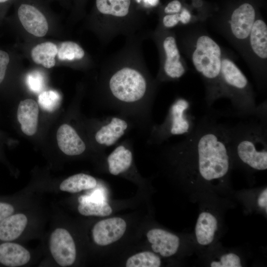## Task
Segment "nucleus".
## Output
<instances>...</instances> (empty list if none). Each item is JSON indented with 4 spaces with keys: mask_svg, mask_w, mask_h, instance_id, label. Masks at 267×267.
<instances>
[{
    "mask_svg": "<svg viewBox=\"0 0 267 267\" xmlns=\"http://www.w3.org/2000/svg\"><path fill=\"white\" fill-rule=\"evenodd\" d=\"M198 22L189 9L185 7L177 13L159 15L157 26L168 30H173Z\"/></svg>",
    "mask_w": 267,
    "mask_h": 267,
    "instance_id": "22",
    "label": "nucleus"
},
{
    "mask_svg": "<svg viewBox=\"0 0 267 267\" xmlns=\"http://www.w3.org/2000/svg\"><path fill=\"white\" fill-rule=\"evenodd\" d=\"M13 207L8 203L0 202V222L14 212Z\"/></svg>",
    "mask_w": 267,
    "mask_h": 267,
    "instance_id": "32",
    "label": "nucleus"
},
{
    "mask_svg": "<svg viewBox=\"0 0 267 267\" xmlns=\"http://www.w3.org/2000/svg\"><path fill=\"white\" fill-rule=\"evenodd\" d=\"M206 23L197 22L174 30L179 49L200 76L204 99L210 108L222 98L221 76L222 46L208 33Z\"/></svg>",
    "mask_w": 267,
    "mask_h": 267,
    "instance_id": "3",
    "label": "nucleus"
},
{
    "mask_svg": "<svg viewBox=\"0 0 267 267\" xmlns=\"http://www.w3.org/2000/svg\"><path fill=\"white\" fill-rule=\"evenodd\" d=\"M133 142L126 139L119 142L107 157L109 172L118 176L130 170L134 162Z\"/></svg>",
    "mask_w": 267,
    "mask_h": 267,
    "instance_id": "14",
    "label": "nucleus"
},
{
    "mask_svg": "<svg viewBox=\"0 0 267 267\" xmlns=\"http://www.w3.org/2000/svg\"><path fill=\"white\" fill-rule=\"evenodd\" d=\"M57 52L58 47L54 43L45 42L37 44L32 48L31 56L36 64L49 69L55 66Z\"/></svg>",
    "mask_w": 267,
    "mask_h": 267,
    "instance_id": "21",
    "label": "nucleus"
},
{
    "mask_svg": "<svg viewBox=\"0 0 267 267\" xmlns=\"http://www.w3.org/2000/svg\"><path fill=\"white\" fill-rule=\"evenodd\" d=\"M49 249L55 262L65 267L72 265L76 258V249L70 233L65 229L58 228L51 233Z\"/></svg>",
    "mask_w": 267,
    "mask_h": 267,
    "instance_id": "12",
    "label": "nucleus"
},
{
    "mask_svg": "<svg viewBox=\"0 0 267 267\" xmlns=\"http://www.w3.org/2000/svg\"><path fill=\"white\" fill-rule=\"evenodd\" d=\"M147 37L153 41L158 52L159 67L155 77L157 82L161 85L179 80L189 68L178 47L174 30L156 26L147 33Z\"/></svg>",
    "mask_w": 267,
    "mask_h": 267,
    "instance_id": "7",
    "label": "nucleus"
},
{
    "mask_svg": "<svg viewBox=\"0 0 267 267\" xmlns=\"http://www.w3.org/2000/svg\"><path fill=\"white\" fill-rule=\"evenodd\" d=\"M10 60L9 53L0 49V85L5 79Z\"/></svg>",
    "mask_w": 267,
    "mask_h": 267,
    "instance_id": "30",
    "label": "nucleus"
},
{
    "mask_svg": "<svg viewBox=\"0 0 267 267\" xmlns=\"http://www.w3.org/2000/svg\"><path fill=\"white\" fill-rule=\"evenodd\" d=\"M221 86L222 98L230 100L233 115L246 119L256 117L267 119L266 99L257 105L253 88L248 79L236 65L234 55L222 47Z\"/></svg>",
    "mask_w": 267,
    "mask_h": 267,
    "instance_id": "5",
    "label": "nucleus"
},
{
    "mask_svg": "<svg viewBox=\"0 0 267 267\" xmlns=\"http://www.w3.org/2000/svg\"><path fill=\"white\" fill-rule=\"evenodd\" d=\"M184 137L164 151L179 161L185 176L208 182L226 178L231 164L228 125L220 122L217 113L207 112Z\"/></svg>",
    "mask_w": 267,
    "mask_h": 267,
    "instance_id": "2",
    "label": "nucleus"
},
{
    "mask_svg": "<svg viewBox=\"0 0 267 267\" xmlns=\"http://www.w3.org/2000/svg\"><path fill=\"white\" fill-rule=\"evenodd\" d=\"M61 102L60 94L55 90H45L39 95L38 103L44 110L52 112L59 108Z\"/></svg>",
    "mask_w": 267,
    "mask_h": 267,
    "instance_id": "27",
    "label": "nucleus"
},
{
    "mask_svg": "<svg viewBox=\"0 0 267 267\" xmlns=\"http://www.w3.org/2000/svg\"><path fill=\"white\" fill-rule=\"evenodd\" d=\"M97 184L96 179L92 176L79 173L72 175L64 179L60 184L62 191L77 193L83 190L92 189Z\"/></svg>",
    "mask_w": 267,
    "mask_h": 267,
    "instance_id": "23",
    "label": "nucleus"
},
{
    "mask_svg": "<svg viewBox=\"0 0 267 267\" xmlns=\"http://www.w3.org/2000/svg\"><path fill=\"white\" fill-rule=\"evenodd\" d=\"M147 33L126 37L121 49L105 59L100 69L99 90L105 107L129 120L141 131L153 123V104L160 84L149 70L142 43Z\"/></svg>",
    "mask_w": 267,
    "mask_h": 267,
    "instance_id": "1",
    "label": "nucleus"
},
{
    "mask_svg": "<svg viewBox=\"0 0 267 267\" xmlns=\"http://www.w3.org/2000/svg\"><path fill=\"white\" fill-rule=\"evenodd\" d=\"M29 252L20 244L5 242L0 245V263L9 267L26 264L30 260Z\"/></svg>",
    "mask_w": 267,
    "mask_h": 267,
    "instance_id": "18",
    "label": "nucleus"
},
{
    "mask_svg": "<svg viewBox=\"0 0 267 267\" xmlns=\"http://www.w3.org/2000/svg\"><path fill=\"white\" fill-rule=\"evenodd\" d=\"M11 0H0V8H2L6 4L10 1ZM1 12L0 9V12Z\"/></svg>",
    "mask_w": 267,
    "mask_h": 267,
    "instance_id": "35",
    "label": "nucleus"
},
{
    "mask_svg": "<svg viewBox=\"0 0 267 267\" xmlns=\"http://www.w3.org/2000/svg\"><path fill=\"white\" fill-rule=\"evenodd\" d=\"M133 128V124L122 116L116 114L106 116L99 122L94 139L98 146L106 149L118 144Z\"/></svg>",
    "mask_w": 267,
    "mask_h": 267,
    "instance_id": "10",
    "label": "nucleus"
},
{
    "mask_svg": "<svg viewBox=\"0 0 267 267\" xmlns=\"http://www.w3.org/2000/svg\"><path fill=\"white\" fill-rule=\"evenodd\" d=\"M56 138L59 149L66 155L78 156L86 149L85 141L71 126L64 124L58 128Z\"/></svg>",
    "mask_w": 267,
    "mask_h": 267,
    "instance_id": "16",
    "label": "nucleus"
},
{
    "mask_svg": "<svg viewBox=\"0 0 267 267\" xmlns=\"http://www.w3.org/2000/svg\"><path fill=\"white\" fill-rule=\"evenodd\" d=\"M27 83L31 90L36 92H39L44 87V77L39 72L33 71L28 75Z\"/></svg>",
    "mask_w": 267,
    "mask_h": 267,
    "instance_id": "29",
    "label": "nucleus"
},
{
    "mask_svg": "<svg viewBox=\"0 0 267 267\" xmlns=\"http://www.w3.org/2000/svg\"><path fill=\"white\" fill-rule=\"evenodd\" d=\"M28 222L23 214L12 215L0 222V240L8 241L16 239L25 229Z\"/></svg>",
    "mask_w": 267,
    "mask_h": 267,
    "instance_id": "20",
    "label": "nucleus"
},
{
    "mask_svg": "<svg viewBox=\"0 0 267 267\" xmlns=\"http://www.w3.org/2000/svg\"><path fill=\"white\" fill-rule=\"evenodd\" d=\"M146 236L151 244L152 250L162 257H171L178 250L179 239L171 232L162 229L154 228L147 232Z\"/></svg>",
    "mask_w": 267,
    "mask_h": 267,
    "instance_id": "15",
    "label": "nucleus"
},
{
    "mask_svg": "<svg viewBox=\"0 0 267 267\" xmlns=\"http://www.w3.org/2000/svg\"><path fill=\"white\" fill-rule=\"evenodd\" d=\"M145 23L132 0H95L90 27L102 43L107 44L119 36H132L141 32Z\"/></svg>",
    "mask_w": 267,
    "mask_h": 267,
    "instance_id": "4",
    "label": "nucleus"
},
{
    "mask_svg": "<svg viewBox=\"0 0 267 267\" xmlns=\"http://www.w3.org/2000/svg\"><path fill=\"white\" fill-rule=\"evenodd\" d=\"M191 102L182 96L176 97L161 124H153L148 133L147 142L151 145H161L176 135L186 136L195 127L196 121L191 112Z\"/></svg>",
    "mask_w": 267,
    "mask_h": 267,
    "instance_id": "8",
    "label": "nucleus"
},
{
    "mask_svg": "<svg viewBox=\"0 0 267 267\" xmlns=\"http://www.w3.org/2000/svg\"><path fill=\"white\" fill-rule=\"evenodd\" d=\"M218 228V221L211 213L203 212L199 216L195 226L197 242L201 245L211 244Z\"/></svg>",
    "mask_w": 267,
    "mask_h": 267,
    "instance_id": "19",
    "label": "nucleus"
},
{
    "mask_svg": "<svg viewBox=\"0 0 267 267\" xmlns=\"http://www.w3.org/2000/svg\"><path fill=\"white\" fill-rule=\"evenodd\" d=\"M230 157L257 171L267 169V120L254 117L228 125Z\"/></svg>",
    "mask_w": 267,
    "mask_h": 267,
    "instance_id": "6",
    "label": "nucleus"
},
{
    "mask_svg": "<svg viewBox=\"0 0 267 267\" xmlns=\"http://www.w3.org/2000/svg\"><path fill=\"white\" fill-rule=\"evenodd\" d=\"M160 258L150 251L136 253L127 260V267H159L161 266Z\"/></svg>",
    "mask_w": 267,
    "mask_h": 267,
    "instance_id": "26",
    "label": "nucleus"
},
{
    "mask_svg": "<svg viewBox=\"0 0 267 267\" xmlns=\"http://www.w3.org/2000/svg\"><path fill=\"white\" fill-rule=\"evenodd\" d=\"M136 0L139 3L141 0ZM142 2L143 4V6L144 8L149 9L158 5L159 3V0H143Z\"/></svg>",
    "mask_w": 267,
    "mask_h": 267,
    "instance_id": "34",
    "label": "nucleus"
},
{
    "mask_svg": "<svg viewBox=\"0 0 267 267\" xmlns=\"http://www.w3.org/2000/svg\"><path fill=\"white\" fill-rule=\"evenodd\" d=\"M257 203L258 206L267 211V189L266 188L259 195Z\"/></svg>",
    "mask_w": 267,
    "mask_h": 267,
    "instance_id": "33",
    "label": "nucleus"
},
{
    "mask_svg": "<svg viewBox=\"0 0 267 267\" xmlns=\"http://www.w3.org/2000/svg\"><path fill=\"white\" fill-rule=\"evenodd\" d=\"M126 227L125 221L119 217L100 221L94 225L92 229L93 241L100 246L112 244L123 236Z\"/></svg>",
    "mask_w": 267,
    "mask_h": 267,
    "instance_id": "13",
    "label": "nucleus"
},
{
    "mask_svg": "<svg viewBox=\"0 0 267 267\" xmlns=\"http://www.w3.org/2000/svg\"><path fill=\"white\" fill-rule=\"evenodd\" d=\"M248 66L260 91L267 85V24L257 16L240 55Z\"/></svg>",
    "mask_w": 267,
    "mask_h": 267,
    "instance_id": "9",
    "label": "nucleus"
},
{
    "mask_svg": "<svg viewBox=\"0 0 267 267\" xmlns=\"http://www.w3.org/2000/svg\"><path fill=\"white\" fill-rule=\"evenodd\" d=\"M212 267H241V260L238 256L234 253H228L221 256L219 261H213L211 263Z\"/></svg>",
    "mask_w": 267,
    "mask_h": 267,
    "instance_id": "28",
    "label": "nucleus"
},
{
    "mask_svg": "<svg viewBox=\"0 0 267 267\" xmlns=\"http://www.w3.org/2000/svg\"><path fill=\"white\" fill-rule=\"evenodd\" d=\"M39 105L32 99L21 101L17 109V119L22 132L28 136L35 134L37 131L39 119Z\"/></svg>",
    "mask_w": 267,
    "mask_h": 267,
    "instance_id": "17",
    "label": "nucleus"
},
{
    "mask_svg": "<svg viewBox=\"0 0 267 267\" xmlns=\"http://www.w3.org/2000/svg\"><path fill=\"white\" fill-rule=\"evenodd\" d=\"M79 212L85 216L106 217L112 212L111 206L105 202H93L85 200L80 202Z\"/></svg>",
    "mask_w": 267,
    "mask_h": 267,
    "instance_id": "25",
    "label": "nucleus"
},
{
    "mask_svg": "<svg viewBox=\"0 0 267 267\" xmlns=\"http://www.w3.org/2000/svg\"><path fill=\"white\" fill-rule=\"evenodd\" d=\"M183 7L179 0H172L169 1L162 9L159 15L171 14L179 12Z\"/></svg>",
    "mask_w": 267,
    "mask_h": 267,
    "instance_id": "31",
    "label": "nucleus"
},
{
    "mask_svg": "<svg viewBox=\"0 0 267 267\" xmlns=\"http://www.w3.org/2000/svg\"><path fill=\"white\" fill-rule=\"evenodd\" d=\"M17 16L24 29L29 34L43 37L48 31L46 16L39 5L31 0H21L17 8Z\"/></svg>",
    "mask_w": 267,
    "mask_h": 267,
    "instance_id": "11",
    "label": "nucleus"
},
{
    "mask_svg": "<svg viewBox=\"0 0 267 267\" xmlns=\"http://www.w3.org/2000/svg\"><path fill=\"white\" fill-rule=\"evenodd\" d=\"M58 58L71 63L86 62L87 53L78 43L71 41L63 42L58 48Z\"/></svg>",
    "mask_w": 267,
    "mask_h": 267,
    "instance_id": "24",
    "label": "nucleus"
}]
</instances>
